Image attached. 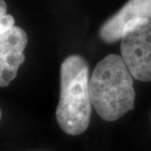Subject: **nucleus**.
Instances as JSON below:
<instances>
[{
    "instance_id": "f257e3e1",
    "label": "nucleus",
    "mask_w": 151,
    "mask_h": 151,
    "mask_svg": "<svg viewBox=\"0 0 151 151\" xmlns=\"http://www.w3.org/2000/svg\"><path fill=\"white\" fill-rule=\"evenodd\" d=\"M89 86L92 107L105 121H116L134 108V78L121 55L110 54L100 60Z\"/></svg>"
},
{
    "instance_id": "f03ea898",
    "label": "nucleus",
    "mask_w": 151,
    "mask_h": 151,
    "mask_svg": "<svg viewBox=\"0 0 151 151\" xmlns=\"http://www.w3.org/2000/svg\"><path fill=\"white\" fill-rule=\"evenodd\" d=\"M60 80L57 123L65 134L80 135L89 126L92 108L86 60L79 55L67 56L60 65Z\"/></svg>"
},
{
    "instance_id": "7ed1b4c3",
    "label": "nucleus",
    "mask_w": 151,
    "mask_h": 151,
    "mask_svg": "<svg viewBox=\"0 0 151 151\" xmlns=\"http://www.w3.org/2000/svg\"><path fill=\"white\" fill-rule=\"evenodd\" d=\"M121 57L133 78L151 81V19H136L124 26Z\"/></svg>"
},
{
    "instance_id": "20e7f679",
    "label": "nucleus",
    "mask_w": 151,
    "mask_h": 151,
    "mask_svg": "<svg viewBox=\"0 0 151 151\" xmlns=\"http://www.w3.org/2000/svg\"><path fill=\"white\" fill-rule=\"evenodd\" d=\"M28 44L26 32L19 26L0 33V87L10 84L25 60L24 53Z\"/></svg>"
},
{
    "instance_id": "39448f33",
    "label": "nucleus",
    "mask_w": 151,
    "mask_h": 151,
    "mask_svg": "<svg viewBox=\"0 0 151 151\" xmlns=\"http://www.w3.org/2000/svg\"><path fill=\"white\" fill-rule=\"evenodd\" d=\"M151 19V0H129L116 14L103 23L99 37L112 44L120 40L124 26L136 19Z\"/></svg>"
},
{
    "instance_id": "423d86ee",
    "label": "nucleus",
    "mask_w": 151,
    "mask_h": 151,
    "mask_svg": "<svg viewBox=\"0 0 151 151\" xmlns=\"http://www.w3.org/2000/svg\"><path fill=\"white\" fill-rule=\"evenodd\" d=\"M14 18L7 14V4L4 0H0V33L14 26Z\"/></svg>"
},
{
    "instance_id": "0eeeda50",
    "label": "nucleus",
    "mask_w": 151,
    "mask_h": 151,
    "mask_svg": "<svg viewBox=\"0 0 151 151\" xmlns=\"http://www.w3.org/2000/svg\"><path fill=\"white\" fill-rule=\"evenodd\" d=\"M1 118H2V111L0 109V120H1Z\"/></svg>"
}]
</instances>
